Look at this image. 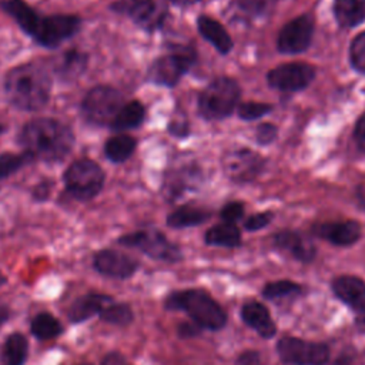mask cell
<instances>
[{
    "label": "cell",
    "mask_w": 365,
    "mask_h": 365,
    "mask_svg": "<svg viewBox=\"0 0 365 365\" xmlns=\"http://www.w3.org/2000/svg\"><path fill=\"white\" fill-rule=\"evenodd\" d=\"M19 143L30 158L60 161L73 148L74 135L67 125L57 120L37 118L21 128Z\"/></svg>",
    "instance_id": "6da1fadb"
},
{
    "label": "cell",
    "mask_w": 365,
    "mask_h": 365,
    "mask_svg": "<svg viewBox=\"0 0 365 365\" xmlns=\"http://www.w3.org/2000/svg\"><path fill=\"white\" fill-rule=\"evenodd\" d=\"M51 78L44 67L27 63L11 68L4 80V91L9 101L27 111L40 110L48 101Z\"/></svg>",
    "instance_id": "7a4b0ae2"
},
{
    "label": "cell",
    "mask_w": 365,
    "mask_h": 365,
    "mask_svg": "<svg viewBox=\"0 0 365 365\" xmlns=\"http://www.w3.org/2000/svg\"><path fill=\"white\" fill-rule=\"evenodd\" d=\"M164 307L170 311H184L201 328L218 331L227 324L225 309L201 289H182L171 292Z\"/></svg>",
    "instance_id": "3957f363"
},
{
    "label": "cell",
    "mask_w": 365,
    "mask_h": 365,
    "mask_svg": "<svg viewBox=\"0 0 365 365\" xmlns=\"http://www.w3.org/2000/svg\"><path fill=\"white\" fill-rule=\"evenodd\" d=\"M238 98V84L232 78L218 77L201 91L198 97V110L207 120H221L234 111Z\"/></svg>",
    "instance_id": "277c9868"
},
{
    "label": "cell",
    "mask_w": 365,
    "mask_h": 365,
    "mask_svg": "<svg viewBox=\"0 0 365 365\" xmlns=\"http://www.w3.org/2000/svg\"><path fill=\"white\" fill-rule=\"evenodd\" d=\"M64 184L68 194L80 201L94 198L103 188L104 173L91 160L74 161L64 173Z\"/></svg>",
    "instance_id": "5b68a950"
},
{
    "label": "cell",
    "mask_w": 365,
    "mask_h": 365,
    "mask_svg": "<svg viewBox=\"0 0 365 365\" xmlns=\"http://www.w3.org/2000/svg\"><path fill=\"white\" fill-rule=\"evenodd\" d=\"M123 106V96L118 90L108 86H97L86 94L81 111L86 120L93 124L111 125Z\"/></svg>",
    "instance_id": "8992f818"
},
{
    "label": "cell",
    "mask_w": 365,
    "mask_h": 365,
    "mask_svg": "<svg viewBox=\"0 0 365 365\" xmlns=\"http://www.w3.org/2000/svg\"><path fill=\"white\" fill-rule=\"evenodd\" d=\"M117 242L128 248H137L153 259L170 264L178 262L182 258L180 248L170 242L168 238L158 230H141L130 232L120 237Z\"/></svg>",
    "instance_id": "52a82bcc"
},
{
    "label": "cell",
    "mask_w": 365,
    "mask_h": 365,
    "mask_svg": "<svg viewBox=\"0 0 365 365\" xmlns=\"http://www.w3.org/2000/svg\"><path fill=\"white\" fill-rule=\"evenodd\" d=\"M277 354L284 364L289 365H327L331 352L325 344L287 335L277 342Z\"/></svg>",
    "instance_id": "ba28073f"
},
{
    "label": "cell",
    "mask_w": 365,
    "mask_h": 365,
    "mask_svg": "<svg viewBox=\"0 0 365 365\" xmlns=\"http://www.w3.org/2000/svg\"><path fill=\"white\" fill-rule=\"evenodd\" d=\"M78 27L80 19L76 16L57 14L41 17L37 14L27 34L41 46L57 47L60 43L76 34Z\"/></svg>",
    "instance_id": "9c48e42d"
},
{
    "label": "cell",
    "mask_w": 365,
    "mask_h": 365,
    "mask_svg": "<svg viewBox=\"0 0 365 365\" xmlns=\"http://www.w3.org/2000/svg\"><path fill=\"white\" fill-rule=\"evenodd\" d=\"M194 60L195 54L188 47L175 48V51L171 54L163 56L151 64L148 70V78L155 84L173 87L194 64Z\"/></svg>",
    "instance_id": "30bf717a"
},
{
    "label": "cell",
    "mask_w": 365,
    "mask_h": 365,
    "mask_svg": "<svg viewBox=\"0 0 365 365\" xmlns=\"http://www.w3.org/2000/svg\"><path fill=\"white\" fill-rule=\"evenodd\" d=\"M314 34V21L309 16H298L288 21L279 31L277 47L285 54H298L308 48Z\"/></svg>",
    "instance_id": "8fae6325"
},
{
    "label": "cell",
    "mask_w": 365,
    "mask_h": 365,
    "mask_svg": "<svg viewBox=\"0 0 365 365\" xmlns=\"http://www.w3.org/2000/svg\"><path fill=\"white\" fill-rule=\"evenodd\" d=\"M315 77V70L305 63H287L272 68L267 74L271 87L281 91H298L305 88Z\"/></svg>",
    "instance_id": "7c38bea8"
},
{
    "label": "cell",
    "mask_w": 365,
    "mask_h": 365,
    "mask_svg": "<svg viewBox=\"0 0 365 365\" xmlns=\"http://www.w3.org/2000/svg\"><path fill=\"white\" fill-rule=\"evenodd\" d=\"M262 167L264 160L248 148L230 151L222 158V168L225 174L237 182H247L254 180L261 173Z\"/></svg>",
    "instance_id": "4fadbf2b"
},
{
    "label": "cell",
    "mask_w": 365,
    "mask_h": 365,
    "mask_svg": "<svg viewBox=\"0 0 365 365\" xmlns=\"http://www.w3.org/2000/svg\"><path fill=\"white\" fill-rule=\"evenodd\" d=\"M93 267L104 277L125 279L134 275L138 268V262L121 251L101 250L93 257Z\"/></svg>",
    "instance_id": "5bb4252c"
},
{
    "label": "cell",
    "mask_w": 365,
    "mask_h": 365,
    "mask_svg": "<svg viewBox=\"0 0 365 365\" xmlns=\"http://www.w3.org/2000/svg\"><path fill=\"white\" fill-rule=\"evenodd\" d=\"M113 9L127 14L144 29H155L164 20V11L154 0H120L113 4Z\"/></svg>",
    "instance_id": "9a60e30c"
},
{
    "label": "cell",
    "mask_w": 365,
    "mask_h": 365,
    "mask_svg": "<svg viewBox=\"0 0 365 365\" xmlns=\"http://www.w3.org/2000/svg\"><path fill=\"white\" fill-rule=\"evenodd\" d=\"M312 232L317 237L327 240L334 245L346 247L355 244L359 240L361 225L352 220L338 222H322L312 227Z\"/></svg>",
    "instance_id": "2e32d148"
},
{
    "label": "cell",
    "mask_w": 365,
    "mask_h": 365,
    "mask_svg": "<svg viewBox=\"0 0 365 365\" xmlns=\"http://www.w3.org/2000/svg\"><path fill=\"white\" fill-rule=\"evenodd\" d=\"M334 295L354 311H365V281L355 275H339L332 281Z\"/></svg>",
    "instance_id": "e0dca14e"
},
{
    "label": "cell",
    "mask_w": 365,
    "mask_h": 365,
    "mask_svg": "<svg viewBox=\"0 0 365 365\" xmlns=\"http://www.w3.org/2000/svg\"><path fill=\"white\" fill-rule=\"evenodd\" d=\"M272 241L277 248L287 251L299 262L307 264L315 258V254H317L315 245L299 232L284 230L277 232Z\"/></svg>",
    "instance_id": "ac0fdd59"
},
{
    "label": "cell",
    "mask_w": 365,
    "mask_h": 365,
    "mask_svg": "<svg viewBox=\"0 0 365 365\" xmlns=\"http://www.w3.org/2000/svg\"><path fill=\"white\" fill-rule=\"evenodd\" d=\"M114 298L106 294H86L76 298L67 309V317L71 322L78 324L90 319L94 315H100V312L110 304Z\"/></svg>",
    "instance_id": "d6986e66"
},
{
    "label": "cell",
    "mask_w": 365,
    "mask_h": 365,
    "mask_svg": "<svg viewBox=\"0 0 365 365\" xmlns=\"http://www.w3.org/2000/svg\"><path fill=\"white\" fill-rule=\"evenodd\" d=\"M241 318L245 325L252 328L262 338H272L277 334V325L269 311L258 301H248L241 308Z\"/></svg>",
    "instance_id": "ffe728a7"
},
{
    "label": "cell",
    "mask_w": 365,
    "mask_h": 365,
    "mask_svg": "<svg viewBox=\"0 0 365 365\" xmlns=\"http://www.w3.org/2000/svg\"><path fill=\"white\" fill-rule=\"evenodd\" d=\"M200 34L210 41L221 54H227L232 48V40L227 30L214 19L208 16H200L197 20Z\"/></svg>",
    "instance_id": "44dd1931"
},
{
    "label": "cell",
    "mask_w": 365,
    "mask_h": 365,
    "mask_svg": "<svg viewBox=\"0 0 365 365\" xmlns=\"http://www.w3.org/2000/svg\"><path fill=\"white\" fill-rule=\"evenodd\" d=\"M29 355V342L20 332L10 334L0 349V365H24Z\"/></svg>",
    "instance_id": "7402d4cb"
},
{
    "label": "cell",
    "mask_w": 365,
    "mask_h": 365,
    "mask_svg": "<svg viewBox=\"0 0 365 365\" xmlns=\"http://www.w3.org/2000/svg\"><path fill=\"white\" fill-rule=\"evenodd\" d=\"M335 19L342 27H355L365 20V0H335Z\"/></svg>",
    "instance_id": "603a6c76"
},
{
    "label": "cell",
    "mask_w": 365,
    "mask_h": 365,
    "mask_svg": "<svg viewBox=\"0 0 365 365\" xmlns=\"http://www.w3.org/2000/svg\"><path fill=\"white\" fill-rule=\"evenodd\" d=\"M205 242L212 247L235 248L241 244V232L235 224L221 222L205 232Z\"/></svg>",
    "instance_id": "cb8c5ba5"
},
{
    "label": "cell",
    "mask_w": 365,
    "mask_h": 365,
    "mask_svg": "<svg viewBox=\"0 0 365 365\" xmlns=\"http://www.w3.org/2000/svg\"><path fill=\"white\" fill-rule=\"evenodd\" d=\"M30 331L38 341H48L63 334V324L50 312H38L30 322Z\"/></svg>",
    "instance_id": "d4e9b609"
},
{
    "label": "cell",
    "mask_w": 365,
    "mask_h": 365,
    "mask_svg": "<svg viewBox=\"0 0 365 365\" xmlns=\"http://www.w3.org/2000/svg\"><path fill=\"white\" fill-rule=\"evenodd\" d=\"M144 115H145V110L140 101L134 100L130 103H124V106L121 107V110L118 111V114L115 115L110 127L115 131H125L130 128H135L143 123Z\"/></svg>",
    "instance_id": "484cf974"
},
{
    "label": "cell",
    "mask_w": 365,
    "mask_h": 365,
    "mask_svg": "<svg viewBox=\"0 0 365 365\" xmlns=\"http://www.w3.org/2000/svg\"><path fill=\"white\" fill-rule=\"evenodd\" d=\"M208 218H210V212L207 210L184 205L177 208L167 217V224L171 228H187V227L200 225Z\"/></svg>",
    "instance_id": "4316f807"
},
{
    "label": "cell",
    "mask_w": 365,
    "mask_h": 365,
    "mask_svg": "<svg viewBox=\"0 0 365 365\" xmlns=\"http://www.w3.org/2000/svg\"><path fill=\"white\" fill-rule=\"evenodd\" d=\"M135 150V138L127 134H117L107 140L104 145L106 157L113 163L125 161Z\"/></svg>",
    "instance_id": "83f0119b"
},
{
    "label": "cell",
    "mask_w": 365,
    "mask_h": 365,
    "mask_svg": "<svg viewBox=\"0 0 365 365\" xmlns=\"http://www.w3.org/2000/svg\"><path fill=\"white\" fill-rule=\"evenodd\" d=\"M98 317L101 321H104L107 324L124 327V325H128L133 322L134 314L128 304L117 302L113 299L110 304L106 305V308L100 312Z\"/></svg>",
    "instance_id": "f1b7e54d"
},
{
    "label": "cell",
    "mask_w": 365,
    "mask_h": 365,
    "mask_svg": "<svg viewBox=\"0 0 365 365\" xmlns=\"http://www.w3.org/2000/svg\"><path fill=\"white\" fill-rule=\"evenodd\" d=\"M86 63H87L86 54L71 50L63 54V57L58 60V63L56 64V71L64 78H71L78 76L83 71V68L86 67Z\"/></svg>",
    "instance_id": "f546056e"
},
{
    "label": "cell",
    "mask_w": 365,
    "mask_h": 365,
    "mask_svg": "<svg viewBox=\"0 0 365 365\" xmlns=\"http://www.w3.org/2000/svg\"><path fill=\"white\" fill-rule=\"evenodd\" d=\"M301 292V285L289 281V279H279L265 284L262 289V295L267 299H277V298H285L288 295H295Z\"/></svg>",
    "instance_id": "4dcf8cb0"
},
{
    "label": "cell",
    "mask_w": 365,
    "mask_h": 365,
    "mask_svg": "<svg viewBox=\"0 0 365 365\" xmlns=\"http://www.w3.org/2000/svg\"><path fill=\"white\" fill-rule=\"evenodd\" d=\"M349 60L358 73L365 74V31L359 33L352 40L349 47Z\"/></svg>",
    "instance_id": "1f68e13d"
},
{
    "label": "cell",
    "mask_w": 365,
    "mask_h": 365,
    "mask_svg": "<svg viewBox=\"0 0 365 365\" xmlns=\"http://www.w3.org/2000/svg\"><path fill=\"white\" fill-rule=\"evenodd\" d=\"M27 160H30V157L26 153L23 155L10 154V153L0 154V178H6L10 174L16 173L19 168L24 165Z\"/></svg>",
    "instance_id": "d6a6232c"
},
{
    "label": "cell",
    "mask_w": 365,
    "mask_h": 365,
    "mask_svg": "<svg viewBox=\"0 0 365 365\" xmlns=\"http://www.w3.org/2000/svg\"><path fill=\"white\" fill-rule=\"evenodd\" d=\"M271 106L265 104V103H255V101H250V103H244L238 107V115L242 120L247 121H252L257 118H261L262 115L268 114L271 111Z\"/></svg>",
    "instance_id": "836d02e7"
},
{
    "label": "cell",
    "mask_w": 365,
    "mask_h": 365,
    "mask_svg": "<svg viewBox=\"0 0 365 365\" xmlns=\"http://www.w3.org/2000/svg\"><path fill=\"white\" fill-rule=\"evenodd\" d=\"M244 214V205L241 202H228L221 208L220 217L222 218L224 222H230V224H235Z\"/></svg>",
    "instance_id": "e575fe53"
},
{
    "label": "cell",
    "mask_w": 365,
    "mask_h": 365,
    "mask_svg": "<svg viewBox=\"0 0 365 365\" xmlns=\"http://www.w3.org/2000/svg\"><path fill=\"white\" fill-rule=\"evenodd\" d=\"M271 220H272V212H269V211L258 212V214H254V215H251L245 220L244 228L247 231H257V230H261L265 225H268L271 222Z\"/></svg>",
    "instance_id": "d590c367"
},
{
    "label": "cell",
    "mask_w": 365,
    "mask_h": 365,
    "mask_svg": "<svg viewBox=\"0 0 365 365\" xmlns=\"http://www.w3.org/2000/svg\"><path fill=\"white\" fill-rule=\"evenodd\" d=\"M277 137V127L269 123H262L255 130V138L259 144H269Z\"/></svg>",
    "instance_id": "8d00e7d4"
},
{
    "label": "cell",
    "mask_w": 365,
    "mask_h": 365,
    "mask_svg": "<svg viewBox=\"0 0 365 365\" xmlns=\"http://www.w3.org/2000/svg\"><path fill=\"white\" fill-rule=\"evenodd\" d=\"M237 7L241 9L247 14H259L265 9V1L264 0H234Z\"/></svg>",
    "instance_id": "74e56055"
},
{
    "label": "cell",
    "mask_w": 365,
    "mask_h": 365,
    "mask_svg": "<svg viewBox=\"0 0 365 365\" xmlns=\"http://www.w3.org/2000/svg\"><path fill=\"white\" fill-rule=\"evenodd\" d=\"M234 365H262V362H261V356L258 352L245 351L237 358Z\"/></svg>",
    "instance_id": "f35d334b"
},
{
    "label": "cell",
    "mask_w": 365,
    "mask_h": 365,
    "mask_svg": "<svg viewBox=\"0 0 365 365\" xmlns=\"http://www.w3.org/2000/svg\"><path fill=\"white\" fill-rule=\"evenodd\" d=\"M355 140L362 151H365V114H362L355 125Z\"/></svg>",
    "instance_id": "ab89813d"
},
{
    "label": "cell",
    "mask_w": 365,
    "mask_h": 365,
    "mask_svg": "<svg viewBox=\"0 0 365 365\" xmlns=\"http://www.w3.org/2000/svg\"><path fill=\"white\" fill-rule=\"evenodd\" d=\"M201 327H198L197 324H181L180 327H178V334L181 335V336H184V338H188V336H194V335H197L198 332H201Z\"/></svg>",
    "instance_id": "60d3db41"
},
{
    "label": "cell",
    "mask_w": 365,
    "mask_h": 365,
    "mask_svg": "<svg viewBox=\"0 0 365 365\" xmlns=\"http://www.w3.org/2000/svg\"><path fill=\"white\" fill-rule=\"evenodd\" d=\"M101 365H124V358L117 352H111L103 359Z\"/></svg>",
    "instance_id": "b9f144b4"
},
{
    "label": "cell",
    "mask_w": 365,
    "mask_h": 365,
    "mask_svg": "<svg viewBox=\"0 0 365 365\" xmlns=\"http://www.w3.org/2000/svg\"><path fill=\"white\" fill-rule=\"evenodd\" d=\"M9 315H10L9 309L4 308V307H0V327L9 319Z\"/></svg>",
    "instance_id": "7bdbcfd3"
},
{
    "label": "cell",
    "mask_w": 365,
    "mask_h": 365,
    "mask_svg": "<svg viewBox=\"0 0 365 365\" xmlns=\"http://www.w3.org/2000/svg\"><path fill=\"white\" fill-rule=\"evenodd\" d=\"M358 200L362 204V207L365 208V187L358 188Z\"/></svg>",
    "instance_id": "ee69618b"
},
{
    "label": "cell",
    "mask_w": 365,
    "mask_h": 365,
    "mask_svg": "<svg viewBox=\"0 0 365 365\" xmlns=\"http://www.w3.org/2000/svg\"><path fill=\"white\" fill-rule=\"evenodd\" d=\"M170 1H173V3H175V4H178V6H190V4L197 3V1H200V0H170Z\"/></svg>",
    "instance_id": "f6af8a7d"
},
{
    "label": "cell",
    "mask_w": 365,
    "mask_h": 365,
    "mask_svg": "<svg viewBox=\"0 0 365 365\" xmlns=\"http://www.w3.org/2000/svg\"><path fill=\"white\" fill-rule=\"evenodd\" d=\"M6 282H7V278H6V275L0 271V287H3Z\"/></svg>",
    "instance_id": "bcb514c9"
},
{
    "label": "cell",
    "mask_w": 365,
    "mask_h": 365,
    "mask_svg": "<svg viewBox=\"0 0 365 365\" xmlns=\"http://www.w3.org/2000/svg\"><path fill=\"white\" fill-rule=\"evenodd\" d=\"M0 133H1V125H0Z\"/></svg>",
    "instance_id": "7dc6e473"
},
{
    "label": "cell",
    "mask_w": 365,
    "mask_h": 365,
    "mask_svg": "<svg viewBox=\"0 0 365 365\" xmlns=\"http://www.w3.org/2000/svg\"><path fill=\"white\" fill-rule=\"evenodd\" d=\"M84 365H88V364H84Z\"/></svg>",
    "instance_id": "c3c4849f"
}]
</instances>
